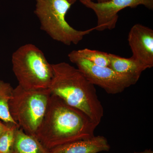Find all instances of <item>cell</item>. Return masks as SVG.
<instances>
[{"label":"cell","instance_id":"17","mask_svg":"<svg viewBox=\"0 0 153 153\" xmlns=\"http://www.w3.org/2000/svg\"><path fill=\"white\" fill-rule=\"evenodd\" d=\"M66 1H67L68 2L70 3L71 5H72L76 2V0H66Z\"/></svg>","mask_w":153,"mask_h":153},{"label":"cell","instance_id":"11","mask_svg":"<svg viewBox=\"0 0 153 153\" xmlns=\"http://www.w3.org/2000/svg\"><path fill=\"white\" fill-rule=\"evenodd\" d=\"M13 153H49V150L36 137L26 133L19 127L15 134Z\"/></svg>","mask_w":153,"mask_h":153},{"label":"cell","instance_id":"8","mask_svg":"<svg viewBox=\"0 0 153 153\" xmlns=\"http://www.w3.org/2000/svg\"><path fill=\"white\" fill-rule=\"evenodd\" d=\"M128 44L134 58L148 68L153 66V30L141 24H135L130 30Z\"/></svg>","mask_w":153,"mask_h":153},{"label":"cell","instance_id":"15","mask_svg":"<svg viewBox=\"0 0 153 153\" xmlns=\"http://www.w3.org/2000/svg\"><path fill=\"white\" fill-rule=\"evenodd\" d=\"M13 125V124H12ZM18 125V124H17ZM11 125L3 123L0 121V135L2 134L4 132L7 130L8 129L10 126Z\"/></svg>","mask_w":153,"mask_h":153},{"label":"cell","instance_id":"14","mask_svg":"<svg viewBox=\"0 0 153 153\" xmlns=\"http://www.w3.org/2000/svg\"><path fill=\"white\" fill-rule=\"evenodd\" d=\"M19 125L10 126L8 129L0 135V153H13L15 134Z\"/></svg>","mask_w":153,"mask_h":153},{"label":"cell","instance_id":"4","mask_svg":"<svg viewBox=\"0 0 153 153\" xmlns=\"http://www.w3.org/2000/svg\"><path fill=\"white\" fill-rule=\"evenodd\" d=\"M35 13L41 24V30L55 41L65 45H76L86 35L95 30H75L66 19L72 5L66 0H35Z\"/></svg>","mask_w":153,"mask_h":153},{"label":"cell","instance_id":"13","mask_svg":"<svg viewBox=\"0 0 153 153\" xmlns=\"http://www.w3.org/2000/svg\"><path fill=\"white\" fill-rule=\"evenodd\" d=\"M74 55L83 58L97 66L109 67V53L97 50L85 49L71 51Z\"/></svg>","mask_w":153,"mask_h":153},{"label":"cell","instance_id":"18","mask_svg":"<svg viewBox=\"0 0 153 153\" xmlns=\"http://www.w3.org/2000/svg\"><path fill=\"white\" fill-rule=\"evenodd\" d=\"M92 1H94V0H92ZM97 1V3H103L105 2L108 1H110V0H96Z\"/></svg>","mask_w":153,"mask_h":153},{"label":"cell","instance_id":"12","mask_svg":"<svg viewBox=\"0 0 153 153\" xmlns=\"http://www.w3.org/2000/svg\"><path fill=\"white\" fill-rule=\"evenodd\" d=\"M13 89L10 83L0 80V119L7 124H18L12 118L9 111V102Z\"/></svg>","mask_w":153,"mask_h":153},{"label":"cell","instance_id":"1","mask_svg":"<svg viewBox=\"0 0 153 153\" xmlns=\"http://www.w3.org/2000/svg\"><path fill=\"white\" fill-rule=\"evenodd\" d=\"M98 125L80 110L51 94L36 137L49 150L94 136Z\"/></svg>","mask_w":153,"mask_h":153},{"label":"cell","instance_id":"3","mask_svg":"<svg viewBox=\"0 0 153 153\" xmlns=\"http://www.w3.org/2000/svg\"><path fill=\"white\" fill-rule=\"evenodd\" d=\"M12 62L21 87L28 90L49 89L53 77L52 64L38 47L33 44L23 45L14 52Z\"/></svg>","mask_w":153,"mask_h":153},{"label":"cell","instance_id":"10","mask_svg":"<svg viewBox=\"0 0 153 153\" xmlns=\"http://www.w3.org/2000/svg\"><path fill=\"white\" fill-rule=\"evenodd\" d=\"M109 67L116 72L124 75L139 78L148 68L133 57L125 58L109 53Z\"/></svg>","mask_w":153,"mask_h":153},{"label":"cell","instance_id":"16","mask_svg":"<svg viewBox=\"0 0 153 153\" xmlns=\"http://www.w3.org/2000/svg\"><path fill=\"white\" fill-rule=\"evenodd\" d=\"M134 153H153V152L151 150H146L143 152H134Z\"/></svg>","mask_w":153,"mask_h":153},{"label":"cell","instance_id":"6","mask_svg":"<svg viewBox=\"0 0 153 153\" xmlns=\"http://www.w3.org/2000/svg\"><path fill=\"white\" fill-rule=\"evenodd\" d=\"M68 57L89 82L101 87L109 94L122 93L126 88L135 84L139 79L135 76L120 74L108 66L96 65L77 57L72 52L68 54Z\"/></svg>","mask_w":153,"mask_h":153},{"label":"cell","instance_id":"5","mask_svg":"<svg viewBox=\"0 0 153 153\" xmlns=\"http://www.w3.org/2000/svg\"><path fill=\"white\" fill-rule=\"evenodd\" d=\"M51 94L49 89L28 90L19 85L14 88L9 103L10 114L26 133L36 137Z\"/></svg>","mask_w":153,"mask_h":153},{"label":"cell","instance_id":"2","mask_svg":"<svg viewBox=\"0 0 153 153\" xmlns=\"http://www.w3.org/2000/svg\"><path fill=\"white\" fill-rule=\"evenodd\" d=\"M52 66L53 77L49 88L51 94L80 110L99 124L104 116V108L94 85L69 63L61 62Z\"/></svg>","mask_w":153,"mask_h":153},{"label":"cell","instance_id":"7","mask_svg":"<svg viewBox=\"0 0 153 153\" xmlns=\"http://www.w3.org/2000/svg\"><path fill=\"white\" fill-rule=\"evenodd\" d=\"M79 1L95 13L97 25L94 28L98 31L114 29L118 19V14L126 8H133L143 5L149 10L153 9V0H110L103 3L94 2L92 0Z\"/></svg>","mask_w":153,"mask_h":153},{"label":"cell","instance_id":"9","mask_svg":"<svg viewBox=\"0 0 153 153\" xmlns=\"http://www.w3.org/2000/svg\"><path fill=\"white\" fill-rule=\"evenodd\" d=\"M110 149L106 138L99 135L60 145L49 150V153H98Z\"/></svg>","mask_w":153,"mask_h":153}]
</instances>
